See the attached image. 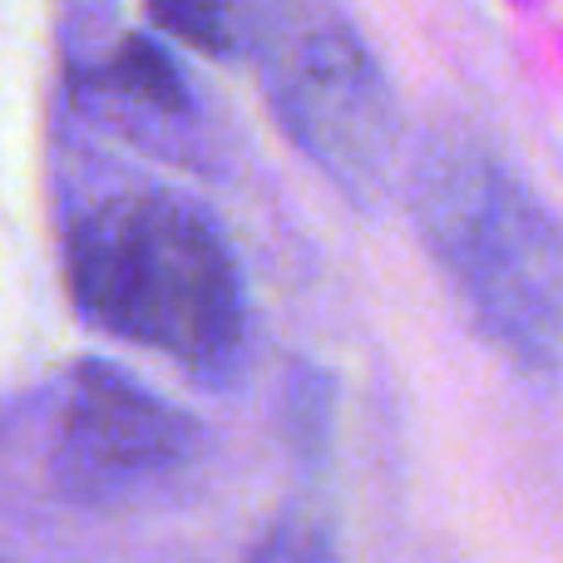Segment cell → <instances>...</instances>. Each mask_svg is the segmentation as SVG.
Masks as SVG:
<instances>
[{
    "label": "cell",
    "instance_id": "5",
    "mask_svg": "<svg viewBox=\"0 0 563 563\" xmlns=\"http://www.w3.org/2000/svg\"><path fill=\"white\" fill-rule=\"evenodd\" d=\"M148 15L203 55H233L247 35H263L273 20L263 0H148Z\"/></svg>",
    "mask_w": 563,
    "mask_h": 563
},
{
    "label": "cell",
    "instance_id": "3",
    "mask_svg": "<svg viewBox=\"0 0 563 563\" xmlns=\"http://www.w3.org/2000/svg\"><path fill=\"white\" fill-rule=\"evenodd\" d=\"M263 40L282 129L346 194H376L396 148V104L366 45L327 10L273 15Z\"/></svg>",
    "mask_w": 563,
    "mask_h": 563
},
{
    "label": "cell",
    "instance_id": "1",
    "mask_svg": "<svg viewBox=\"0 0 563 563\" xmlns=\"http://www.w3.org/2000/svg\"><path fill=\"white\" fill-rule=\"evenodd\" d=\"M69 282L89 321L184 366H228L243 346L233 253L203 208L164 188L119 194L79 218Z\"/></svg>",
    "mask_w": 563,
    "mask_h": 563
},
{
    "label": "cell",
    "instance_id": "6",
    "mask_svg": "<svg viewBox=\"0 0 563 563\" xmlns=\"http://www.w3.org/2000/svg\"><path fill=\"white\" fill-rule=\"evenodd\" d=\"M114 85L129 89L134 99H144V104H154V109L184 104V85H178L174 65H168L154 45H144V40H129L124 45V59L114 65Z\"/></svg>",
    "mask_w": 563,
    "mask_h": 563
},
{
    "label": "cell",
    "instance_id": "4",
    "mask_svg": "<svg viewBox=\"0 0 563 563\" xmlns=\"http://www.w3.org/2000/svg\"><path fill=\"white\" fill-rule=\"evenodd\" d=\"M194 426L109 366H79L55 430V479L79 505H124L194 455Z\"/></svg>",
    "mask_w": 563,
    "mask_h": 563
},
{
    "label": "cell",
    "instance_id": "2",
    "mask_svg": "<svg viewBox=\"0 0 563 563\" xmlns=\"http://www.w3.org/2000/svg\"><path fill=\"white\" fill-rule=\"evenodd\" d=\"M416 218L475 327L519 366L563 356V228L495 158L445 144L416 168Z\"/></svg>",
    "mask_w": 563,
    "mask_h": 563
}]
</instances>
